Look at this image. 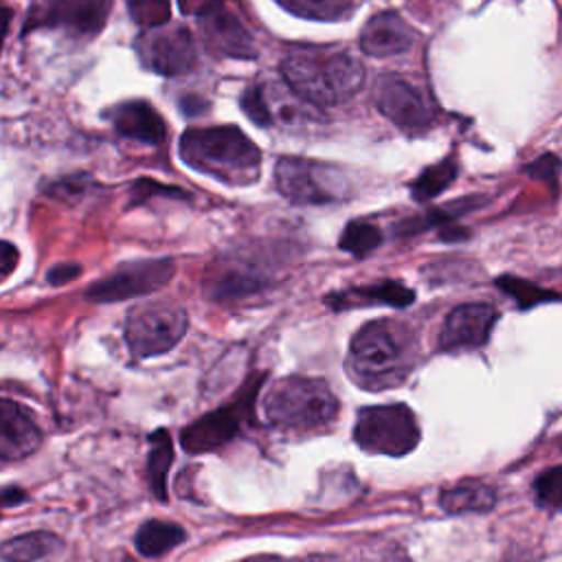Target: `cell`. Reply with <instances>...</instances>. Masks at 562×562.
Masks as SVG:
<instances>
[{"instance_id": "obj_1", "label": "cell", "mask_w": 562, "mask_h": 562, "mask_svg": "<svg viewBox=\"0 0 562 562\" xmlns=\"http://www.w3.org/2000/svg\"><path fill=\"white\" fill-rule=\"evenodd\" d=\"M283 83L314 108L349 101L364 83V66L345 48L299 44L281 59Z\"/></svg>"}, {"instance_id": "obj_2", "label": "cell", "mask_w": 562, "mask_h": 562, "mask_svg": "<svg viewBox=\"0 0 562 562\" xmlns=\"http://www.w3.org/2000/svg\"><path fill=\"white\" fill-rule=\"evenodd\" d=\"M415 362L413 334L404 323L378 318L362 325L347 353V371L362 389L380 391L406 380Z\"/></svg>"}, {"instance_id": "obj_3", "label": "cell", "mask_w": 562, "mask_h": 562, "mask_svg": "<svg viewBox=\"0 0 562 562\" xmlns=\"http://www.w3.org/2000/svg\"><path fill=\"white\" fill-rule=\"evenodd\" d=\"M178 151L191 169L233 187L259 178L261 151L237 125L189 127L180 136Z\"/></svg>"}, {"instance_id": "obj_4", "label": "cell", "mask_w": 562, "mask_h": 562, "mask_svg": "<svg viewBox=\"0 0 562 562\" xmlns=\"http://www.w3.org/2000/svg\"><path fill=\"white\" fill-rule=\"evenodd\" d=\"M263 413L272 426L312 430L336 417L338 400L325 380L290 375L270 386L263 397Z\"/></svg>"}, {"instance_id": "obj_5", "label": "cell", "mask_w": 562, "mask_h": 562, "mask_svg": "<svg viewBox=\"0 0 562 562\" xmlns=\"http://www.w3.org/2000/svg\"><path fill=\"white\" fill-rule=\"evenodd\" d=\"M274 182L281 195L292 204H331L351 195V178L347 171L310 158L285 156L277 160Z\"/></svg>"}, {"instance_id": "obj_6", "label": "cell", "mask_w": 562, "mask_h": 562, "mask_svg": "<svg viewBox=\"0 0 562 562\" xmlns=\"http://www.w3.org/2000/svg\"><path fill=\"white\" fill-rule=\"evenodd\" d=\"M353 439L369 454L404 457L419 443V424L406 404L367 406L358 413Z\"/></svg>"}, {"instance_id": "obj_7", "label": "cell", "mask_w": 562, "mask_h": 562, "mask_svg": "<svg viewBox=\"0 0 562 562\" xmlns=\"http://www.w3.org/2000/svg\"><path fill=\"white\" fill-rule=\"evenodd\" d=\"M189 325L187 312L171 301H149L130 310L125 342L136 358H151L173 349Z\"/></svg>"}, {"instance_id": "obj_8", "label": "cell", "mask_w": 562, "mask_h": 562, "mask_svg": "<svg viewBox=\"0 0 562 562\" xmlns=\"http://www.w3.org/2000/svg\"><path fill=\"white\" fill-rule=\"evenodd\" d=\"M173 261L165 259H136L114 268L108 277L94 281L86 290V299L94 303H116L143 294H151L173 277Z\"/></svg>"}, {"instance_id": "obj_9", "label": "cell", "mask_w": 562, "mask_h": 562, "mask_svg": "<svg viewBox=\"0 0 562 562\" xmlns=\"http://www.w3.org/2000/svg\"><path fill=\"white\" fill-rule=\"evenodd\" d=\"M375 108L400 130L422 132L435 123L432 101L413 81L400 75H380L373 86Z\"/></svg>"}, {"instance_id": "obj_10", "label": "cell", "mask_w": 562, "mask_h": 562, "mask_svg": "<svg viewBox=\"0 0 562 562\" xmlns=\"http://www.w3.org/2000/svg\"><path fill=\"white\" fill-rule=\"evenodd\" d=\"M136 50L140 61L162 75V77H178L187 75L198 64V50L191 31L184 24L176 26H156L145 31L136 40Z\"/></svg>"}, {"instance_id": "obj_11", "label": "cell", "mask_w": 562, "mask_h": 562, "mask_svg": "<svg viewBox=\"0 0 562 562\" xmlns=\"http://www.w3.org/2000/svg\"><path fill=\"white\" fill-rule=\"evenodd\" d=\"M110 11L112 0H40L26 26L57 29L75 40H90L105 26Z\"/></svg>"}, {"instance_id": "obj_12", "label": "cell", "mask_w": 562, "mask_h": 562, "mask_svg": "<svg viewBox=\"0 0 562 562\" xmlns=\"http://www.w3.org/2000/svg\"><path fill=\"white\" fill-rule=\"evenodd\" d=\"M195 15L209 50L235 59L257 57V46L250 31L226 0H206Z\"/></svg>"}, {"instance_id": "obj_13", "label": "cell", "mask_w": 562, "mask_h": 562, "mask_svg": "<svg viewBox=\"0 0 562 562\" xmlns=\"http://www.w3.org/2000/svg\"><path fill=\"white\" fill-rule=\"evenodd\" d=\"M498 312L490 303H463L457 305L443 321L439 331L441 351L476 349L483 347L492 334Z\"/></svg>"}, {"instance_id": "obj_14", "label": "cell", "mask_w": 562, "mask_h": 562, "mask_svg": "<svg viewBox=\"0 0 562 562\" xmlns=\"http://www.w3.org/2000/svg\"><path fill=\"white\" fill-rule=\"evenodd\" d=\"M415 33L395 11H380L360 31V48L369 57H393L411 50Z\"/></svg>"}, {"instance_id": "obj_15", "label": "cell", "mask_w": 562, "mask_h": 562, "mask_svg": "<svg viewBox=\"0 0 562 562\" xmlns=\"http://www.w3.org/2000/svg\"><path fill=\"white\" fill-rule=\"evenodd\" d=\"M105 119L112 123L119 136L138 140L151 147H158L165 140V132H167L165 121L147 101L132 99V101L116 103L105 112Z\"/></svg>"}, {"instance_id": "obj_16", "label": "cell", "mask_w": 562, "mask_h": 562, "mask_svg": "<svg viewBox=\"0 0 562 562\" xmlns=\"http://www.w3.org/2000/svg\"><path fill=\"white\" fill-rule=\"evenodd\" d=\"M42 441V432L33 415L13 400L0 404V457L4 461H18L35 452Z\"/></svg>"}, {"instance_id": "obj_17", "label": "cell", "mask_w": 562, "mask_h": 562, "mask_svg": "<svg viewBox=\"0 0 562 562\" xmlns=\"http://www.w3.org/2000/svg\"><path fill=\"white\" fill-rule=\"evenodd\" d=\"M239 428V415L235 406H224L202 415L180 432V446L189 454H200L220 448L235 437Z\"/></svg>"}, {"instance_id": "obj_18", "label": "cell", "mask_w": 562, "mask_h": 562, "mask_svg": "<svg viewBox=\"0 0 562 562\" xmlns=\"http://www.w3.org/2000/svg\"><path fill=\"white\" fill-rule=\"evenodd\" d=\"M415 301V292L400 281L384 279L369 285H356L340 292H331L325 296V303L331 310H349V307H367V305H391L406 307Z\"/></svg>"}, {"instance_id": "obj_19", "label": "cell", "mask_w": 562, "mask_h": 562, "mask_svg": "<svg viewBox=\"0 0 562 562\" xmlns=\"http://www.w3.org/2000/svg\"><path fill=\"white\" fill-rule=\"evenodd\" d=\"M439 505L446 514H481L496 505L494 490L476 479H465L439 494Z\"/></svg>"}, {"instance_id": "obj_20", "label": "cell", "mask_w": 562, "mask_h": 562, "mask_svg": "<svg viewBox=\"0 0 562 562\" xmlns=\"http://www.w3.org/2000/svg\"><path fill=\"white\" fill-rule=\"evenodd\" d=\"M187 540V531L180 525L165 522V520H147L138 527L134 536V544L140 555L145 558H158L173 547L182 544Z\"/></svg>"}, {"instance_id": "obj_21", "label": "cell", "mask_w": 562, "mask_h": 562, "mask_svg": "<svg viewBox=\"0 0 562 562\" xmlns=\"http://www.w3.org/2000/svg\"><path fill=\"white\" fill-rule=\"evenodd\" d=\"M61 549V538L50 531H31L2 544L4 562H37Z\"/></svg>"}, {"instance_id": "obj_22", "label": "cell", "mask_w": 562, "mask_h": 562, "mask_svg": "<svg viewBox=\"0 0 562 562\" xmlns=\"http://www.w3.org/2000/svg\"><path fill=\"white\" fill-rule=\"evenodd\" d=\"M173 463V441L165 428H158L149 437V457H147V474L149 485L156 498H167V474Z\"/></svg>"}, {"instance_id": "obj_23", "label": "cell", "mask_w": 562, "mask_h": 562, "mask_svg": "<svg viewBox=\"0 0 562 562\" xmlns=\"http://www.w3.org/2000/svg\"><path fill=\"white\" fill-rule=\"evenodd\" d=\"M457 173H459L457 160L452 156H448L441 162H435V165L426 167L411 182V195L417 202H428V200L437 198L441 191H446L450 187V182L457 178Z\"/></svg>"}, {"instance_id": "obj_24", "label": "cell", "mask_w": 562, "mask_h": 562, "mask_svg": "<svg viewBox=\"0 0 562 562\" xmlns=\"http://www.w3.org/2000/svg\"><path fill=\"white\" fill-rule=\"evenodd\" d=\"M285 11L307 20H345L362 0H277Z\"/></svg>"}, {"instance_id": "obj_25", "label": "cell", "mask_w": 562, "mask_h": 562, "mask_svg": "<svg viewBox=\"0 0 562 562\" xmlns=\"http://www.w3.org/2000/svg\"><path fill=\"white\" fill-rule=\"evenodd\" d=\"M382 239H384L382 231L375 224L364 222V220H353L340 233L338 246L342 250H347L349 255H353L356 259H364L382 244Z\"/></svg>"}, {"instance_id": "obj_26", "label": "cell", "mask_w": 562, "mask_h": 562, "mask_svg": "<svg viewBox=\"0 0 562 562\" xmlns=\"http://www.w3.org/2000/svg\"><path fill=\"white\" fill-rule=\"evenodd\" d=\"M132 20L143 29H156L169 22L171 2L169 0H125Z\"/></svg>"}, {"instance_id": "obj_27", "label": "cell", "mask_w": 562, "mask_h": 562, "mask_svg": "<svg viewBox=\"0 0 562 562\" xmlns=\"http://www.w3.org/2000/svg\"><path fill=\"white\" fill-rule=\"evenodd\" d=\"M496 285H498L507 296H512L522 310H525V307H531V305H536V303H540V301L558 299V294H553V292H549V290H542V288H538V285L525 281V279H516V277H501V279L496 281Z\"/></svg>"}, {"instance_id": "obj_28", "label": "cell", "mask_w": 562, "mask_h": 562, "mask_svg": "<svg viewBox=\"0 0 562 562\" xmlns=\"http://www.w3.org/2000/svg\"><path fill=\"white\" fill-rule=\"evenodd\" d=\"M533 492L540 507L560 509L562 507V463L544 470L533 481Z\"/></svg>"}, {"instance_id": "obj_29", "label": "cell", "mask_w": 562, "mask_h": 562, "mask_svg": "<svg viewBox=\"0 0 562 562\" xmlns=\"http://www.w3.org/2000/svg\"><path fill=\"white\" fill-rule=\"evenodd\" d=\"M241 110L248 114V119L261 127H272V119L266 105V94L261 83H252L241 94Z\"/></svg>"}, {"instance_id": "obj_30", "label": "cell", "mask_w": 562, "mask_h": 562, "mask_svg": "<svg viewBox=\"0 0 562 562\" xmlns=\"http://www.w3.org/2000/svg\"><path fill=\"white\" fill-rule=\"evenodd\" d=\"M88 184H90V178H86V176H81L79 180L77 178H66L61 182H55V187L50 189V195L55 193L61 200H75L77 193L88 191Z\"/></svg>"}, {"instance_id": "obj_31", "label": "cell", "mask_w": 562, "mask_h": 562, "mask_svg": "<svg viewBox=\"0 0 562 562\" xmlns=\"http://www.w3.org/2000/svg\"><path fill=\"white\" fill-rule=\"evenodd\" d=\"M79 272H81V266H79V263L66 261V263L53 266V268L48 270L46 279H48V283H53V285H64V283H68L70 279L79 277Z\"/></svg>"}, {"instance_id": "obj_32", "label": "cell", "mask_w": 562, "mask_h": 562, "mask_svg": "<svg viewBox=\"0 0 562 562\" xmlns=\"http://www.w3.org/2000/svg\"><path fill=\"white\" fill-rule=\"evenodd\" d=\"M527 171H529L531 176H536V178H544V173H547V178L551 180V178L558 176V171H560V160H558L555 156H551V154H544L542 158H538L536 162H531V165L527 167Z\"/></svg>"}, {"instance_id": "obj_33", "label": "cell", "mask_w": 562, "mask_h": 562, "mask_svg": "<svg viewBox=\"0 0 562 562\" xmlns=\"http://www.w3.org/2000/svg\"><path fill=\"white\" fill-rule=\"evenodd\" d=\"M15 263H18V252H15V248H13L9 241H2V263H0V272H2L4 279L11 274V270H13Z\"/></svg>"}, {"instance_id": "obj_34", "label": "cell", "mask_w": 562, "mask_h": 562, "mask_svg": "<svg viewBox=\"0 0 562 562\" xmlns=\"http://www.w3.org/2000/svg\"><path fill=\"white\" fill-rule=\"evenodd\" d=\"M22 501H26L24 490L11 487V485L2 490V505H4V507H13V505H18V503H22Z\"/></svg>"}, {"instance_id": "obj_35", "label": "cell", "mask_w": 562, "mask_h": 562, "mask_svg": "<svg viewBox=\"0 0 562 562\" xmlns=\"http://www.w3.org/2000/svg\"><path fill=\"white\" fill-rule=\"evenodd\" d=\"M239 562H285L277 555H255V558H246V560H239Z\"/></svg>"}]
</instances>
